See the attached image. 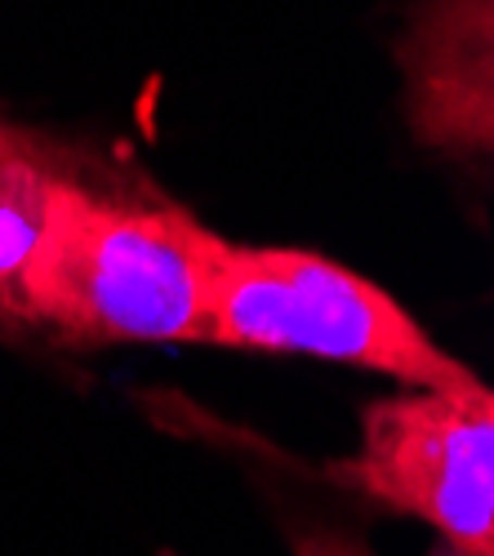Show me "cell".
<instances>
[{
    "label": "cell",
    "instance_id": "cell-6",
    "mask_svg": "<svg viewBox=\"0 0 494 556\" xmlns=\"http://www.w3.org/2000/svg\"><path fill=\"white\" fill-rule=\"evenodd\" d=\"M286 543L290 556H379L370 539L356 526L339 521H286ZM156 556H178V552H156Z\"/></svg>",
    "mask_w": 494,
    "mask_h": 556
},
{
    "label": "cell",
    "instance_id": "cell-4",
    "mask_svg": "<svg viewBox=\"0 0 494 556\" xmlns=\"http://www.w3.org/2000/svg\"><path fill=\"white\" fill-rule=\"evenodd\" d=\"M415 143L459 165L494 152V0H419L396 40Z\"/></svg>",
    "mask_w": 494,
    "mask_h": 556
},
{
    "label": "cell",
    "instance_id": "cell-3",
    "mask_svg": "<svg viewBox=\"0 0 494 556\" xmlns=\"http://www.w3.org/2000/svg\"><path fill=\"white\" fill-rule=\"evenodd\" d=\"M339 490L436 534V556H494V392H396L362 409V445L321 468Z\"/></svg>",
    "mask_w": 494,
    "mask_h": 556
},
{
    "label": "cell",
    "instance_id": "cell-1",
    "mask_svg": "<svg viewBox=\"0 0 494 556\" xmlns=\"http://www.w3.org/2000/svg\"><path fill=\"white\" fill-rule=\"evenodd\" d=\"M223 241L183 205L107 197L67 174L23 276V330L72 348L205 343Z\"/></svg>",
    "mask_w": 494,
    "mask_h": 556
},
{
    "label": "cell",
    "instance_id": "cell-2",
    "mask_svg": "<svg viewBox=\"0 0 494 556\" xmlns=\"http://www.w3.org/2000/svg\"><path fill=\"white\" fill-rule=\"evenodd\" d=\"M205 348L312 356L396 379L410 392L477 388V369L445 352L370 276L294 245L223 241L205 307Z\"/></svg>",
    "mask_w": 494,
    "mask_h": 556
},
{
    "label": "cell",
    "instance_id": "cell-5",
    "mask_svg": "<svg viewBox=\"0 0 494 556\" xmlns=\"http://www.w3.org/2000/svg\"><path fill=\"white\" fill-rule=\"evenodd\" d=\"M72 169L23 129L0 138V330H23V276Z\"/></svg>",
    "mask_w": 494,
    "mask_h": 556
},
{
    "label": "cell",
    "instance_id": "cell-7",
    "mask_svg": "<svg viewBox=\"0 0 494 556\" xmlns=\"http://www.w3.org/2000/svg\"><path fill=\"white\" fill-rule=\"evenodd\" d=\"M5 129H10V125H0V138H5Z\"/></svg>",
    "mask_w": 494,
    "mask_h": 556
}]
</instances>
